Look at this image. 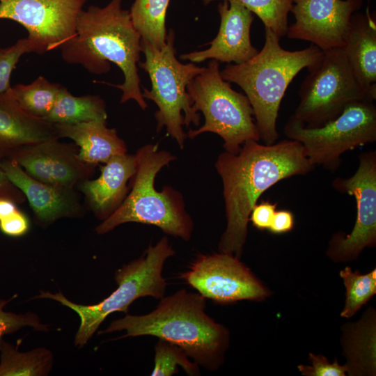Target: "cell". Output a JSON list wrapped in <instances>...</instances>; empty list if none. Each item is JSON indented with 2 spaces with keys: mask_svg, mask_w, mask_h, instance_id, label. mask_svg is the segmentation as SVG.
Listing matches in <instances>:
<instances>
[{
  "mask_svg": "<svg viewBox=\"0 0 376 376\" xmlns=\"http://www.w3.org/2000/svg\"><path fill=\"white\" fill-rule=\"evenodd\" d=\"M295 225L293 214L286 210L276 211L269 230L274 234H283L290 231Z\"/></svg>",
  "mask_w": 376,
  "mask_h": 376,
  "instance_id": "34",
  "label": "cell"
},
{
  "mask_svg": "<svg viewBox=\"0 0 376 376\" xmlns=\"http://www.w3.org/2000/svg\"><path fill=\"white\" fill-rule=\"evenodd\" d=\"M29 228V218L20 210L0 220V231L7 236H23L28 233Z\"/></svg>",
  "mask_w": 376,
  "mask_h": 376,
  "instance_id": "32",
  "label": "cell"
},
{
  "mask_svg": "<svg viewBox=\"0 0 376 376\" xmlns=\"http://www.w3.org/2000/svg\"><path fill=\"white\" fill-rule=\"evenodd\" d=\"M187 91L194 110L201 111L205 117L203 125L189 131V138L205 132L217 134L224 140L225 151L233 154L245 142L260 140L248 97L233 90L221 77L218 61L212 59L207 68L189 83Z\"/></svg>",
  "mask_w": 376,
  "mask_h": 376,
  "instance_id": "8",
  "label": "cell"
},
{
  "mask_svg": "<svg viewBox=\"0 0 376 376\" xmlns=\"http://www.w3.org/2000/svg\"><path fill=\"white\" fill-rule=\"evenodd\" d=\"M340 276L346 289L345 304L340 316L350 318L376 293V270L361 274L346 267Z\"/></svg>",
  "mask_w": 376,
  "mask_h": 376,
  "instance_id": "26",
  "label": "cell"
},
{
  "mask_svg": "<svg viewBox=\"0 0 376 376\" xmlns=\"http://www.w3.org/2000/svg\"><path fill=\"white\" fill-rule=\"evenodd\" d=\"M22 339L15 347L3 340L1 343L0 376H45L52 368L54 357L45 347H38L26 352L18 351Z\"/></svg>",
  "mask_w": 376,
  "mask_h": 376,
  "instance_id": "23",
  "label": "cell"
},
{
  "mask_svg": "<svg viewBox=\"0 0 376 376\" xmlns=\"http://www.w3.org/2000/svg\"><path fill=\"white\" fill-rule=\"evenodd\" d=\"M314 167L301 143L292 139L270 145L249 141L236 154H220L215 168L223 183L227 224L219 242V251L240 258L249 215L260 196L279 181L306 175Z\"/></svg>",
  "mask_w": 376,
  "mask_h": 376,
  "instance_id": "1",
  "label": "cell"
},
{
  "mask_svg": "<svg viewBox=\"0 0 376 376\" xmlns=\"http://www.w3.org/2000/svg\"><path fill=\"white\" fill-rule=\"evenodd\" d=\"M359 165L348 178H336L332 185L342 193L353 196L357 205V219L348 235L336 233L331 240L327 256L335 262L356 259L366 247L376 244V152L359 155Z\"/></svg>",
  "mask_w": 376,
  "mask_h": 376,
  "instance_id": "12",
  "label": "cell"
},
{
  "mask_svg": "<svg viewBox=\"0 0 376 376\" xmlns=\"http://www.w3.org/2000/svg\"><path fill=\"white\" fill-rule=\"evenodd\" d=\"M284 133L301 143L311 164L334 171L345 152L376 141V107L372 100L353 102L318 127H306L290 116Z\"/></svg>",
  "mask_w": 376,
  "mask_h": 376,
  "instance_id": "9",
  "label": "cell"
},
{
  "mask_svg": "<svg viewBox=\"0 0 376 376\" xmlns=\"http://www.w3.org/2000/svg\"><path fill=\"white\" fill-rule=\"evenodd\" d=\"M135 157L132 189L119 207L95 228L97 234L104 235L121 224L136 222L155 226L166 234L189 241L194 223L185 209L182 195L171 187L158 191L155 187L157 174L175 156L159 150L157 144H147L136 151Z\"/></svg>",
  "mask_w": 376,
  "mask_h": 376,
  "instance_id": "5",
  "label": "cell"
},
{
  "mask_svg": "<svg viewBox=\"0 0 376 376\" xmlns=\"http://www.w3.org/2000/svg\"><path fill=\"white\" fill-rule=\"evenodd\" d=\"M0 196L10 198L17 203L23 202L25 196L23 193L7 178L0 166Z\"/></svg>",
  "mask_w": 376,
  "mask_h": 376,
  "instance_id": "35",
  "label": "cell"
},
{
  "mask_svg": "<svg viewBox=\"0 0 376 376\" xmlns=\"http://www.w3.org/2000/svg\"><path fill=\"white\" fill-rule=\"evenodd\" d=\"M104 100L97 95L74 96L63 86L54 106L44 119L54 124H77L89 121L105 122Z\"/></svg>",
  "mask_w": 376,
  "mask_h": 376,
  "instance_id": "22",
  "label": "cell"
},
{
  "mask_svg": "<svg viewBox=\"0 0 376 376\" xmlns=\"http://www.w3.org/2000/svg\"><path fill=\"white\" fill-rule=\"evenodd\" d=\"M18 210L16 201L8 197L0 196V220L11 215Z\"/></svg>",
  "mask_w": 376,
  "mask_h": 376,
  "instance_id": "36",
  "label": "cell"
},
{
  "mask_svg": "<svg viewBox=\"0 0 376 376\" xmlns=\"http://www.w3.org/2000/svg\"><path fill=\"white\" fill-rule=\"evenodd\" d=\"M217 0H203L205 5ZM237 2L256 15L265 29H269L279 38L286 36L288 15L293 0H226Z\"/></svg>",
  "mask_w": 376,
  "mask_h": 376,
  "instance_id": "27",
  "label": "cell"
},
{
  "mask_svg": "<svg viewBox=\"0 0 376 376\" xmlns=\"http://www.w3.org/2000/svg\"><path fill=\"white\" fill-rule=\"evenodd\" d=\"M88 0H0V19L28 31L34 53L55 50L76 35L78 16Z\"/></svg>",
  "mask_w": 376,
  "mask_h": 376,
  "instance_id": "13",
  "label": "cell"
},
{
  "mask_svg": "<svg viewBox=\"0 0 376 376\" xmlns=\"http://www.w3.org/2000/svg\"><path fill=\"white\" fill-rule=\"evenodd\" d=\"M76 31V35L60 48L63 60L95 75L107 73L109 63H113L123 71L124 81L120 85L105 84L123 91L121 103L133 100L146 109L137 68L141 38L133 26L130 11L122 8V0H111L103 8L91 6L82 10Z\"/></svg>",
  "mask_w": 376,
  "mask_h": 376,
  "instance_id": "2",
  "label": "cell"
},
{
  "mask_svg": "<svg viewBox=\"0 0 376 376\" xmlns=\"http://www.w3.org/2000/svg\"><path fill=\"white\" fill-rule=\"evenodd\" d=\"M312 366L300 365L298 369L306 376H345L347 372L346 365L340 366L337 360L330 363L322 355L309 354Z\"/></svg>",
  "mask_w": 376,
  "mask_h": 376,
  "instance_id": "31",
  "label": "cell"
},
{
  "mask_svg": "<svg viewBox=\"0 0 376 376\" xmlns=\"http://www.w3.org/2000/svg\"><path fill=\"white\" fill-rule=\"evenodd\" d=\"M63 86L39 76L31 84L11 86L10 93L29 113L45 118L53 109Z\"/></svg>",
  "mask_w": 376,
  "mask_h": 376,
  "instance_id": "25",
  "label": "cell"
},
{
  "mask_svg": "<svg viewBox=\"0 0 376 376\" xmlns=\"http://www.w3.org/2000/svg\"><path fill=\"white\" fill-rule=\"evenodd\" d=\"M10 89L0 93V159L24 146L58 138L54 124L24 110Z\"/></svg>",
  "mask_w": 376,
  "mask_h": 376,
  "instance_id": "19",
  "label": "cell"
},
{
  "mask_svg": "<svg viewBox=\"0 0 376 376\" xmlns=\"http://www.w3.org/2000/svg\"><path fill=\"white\" fill-rule=\"evenodd\" d=\"M174 38L173 31L170 30L162 49L141 39V49L146 60L139 63V65L148 73L151 81V90L143 88L142 96L153 101L158 107L155 114L157 132L165 127L167 135L183 149L187 135L182 125L188 127L193 123L198 126L201 118L192 107L187 86L205 68L197 66L194 63H180L175 57Z\"/></svg>",
  "mask_w": 376,
  "mask_h": 376,
  "instance_id": "7",
  "label": "cell"
},
{
  "mask_svg": "<svg viewBox=\"0 0 376 376\" xmlns=\"http://www.w3.org/2000/svg\"><path fill=\"white\" fill-rule=\"evenodd\" d=\"M359 84L376 99V19L373 13L352 14L341 47Z\"/></svg>",
  "mask_w": 376,
  "mask_h": 376,
  "instance_id": "20",
  "label": "cell"
},
{
  "mask_svg": "<svg viewBox=\"0 0 376 376\" xmlns=\"http://www.w3.org/2000/svg\"><path fill=\"white\" fill-rule=\"evenodd\" d=\"M180 278L212 301H263L268 290L240 258L229 253L199 254Z\"/></svg>",
  "mask_w": 376,
  "mask_h": 376,
  "instance_id": "11",
  "label": "cell"
},
{
  "mask_svg": "<svg viewBox=\"0 0 376 376\" xmlns=\"http://www.w3.org/2000/svg\"><path fill=\"white\" fill-rule=\"evenodd\" d=\"M166 237L155 245H150L143 256L117 269L114 280L118 285L109 297L93 305L75 304L61 292L40 291L33 299H50L76 312L81 320L75 334V344L84 347L110 314L127 313L130 306L137 299L152 297L160 299L165 295L167 283L162 272L166 260L175 255Z\"/></svg>",
  "mask_w": 376,
  "mask_h": 376,
  "instance_id": "6",
  "label": "cell"
},
{
  "mask_svg": "<svg viewBox=\"0 0 376 376\" xmlns=\"http://www.w3.org/2000/svg\"><path fill=\"white\" fill-rule=\"evenodd\" d=\"M220 26L210 47L203 51L183 54L180 58L191 63L207 59L235 64L244 63L253 57L258 50L251 41V27L254 16L246 8L235 2L223 0L218 5Z\"/></svg>",
  "mask_w": 376,
  "mask_h": 376,
  "instance_id": "16",
  "label": "cell"
},
{
  "mask_svg": "<svg viewBox=\"0 0 376 376\" xmlns=\"http://www.w3.org/2000/svg\"><path fill=\"white\" fill-rule=\"evenodd\" d=\"M299 95L291 117L306 127L326 123L353 102L375 100L356 79L341 47L324 52L320 63L302 82Z\"/></svg>",
  "mask_w": 376,
  "mask_h": 376,
  "instance_id": "10",
  "label": "cell"
},
{
  "mask_svg": "<svg viewBox=\"0 0 376 376\" xmlns=\"http://www.w3.org/2000/svg\"><path fill=\"white\" fill-rule=\"evenodd\" d=\"M276 207V203L269 201L256 203L250 213L249 221L255 228L259 230H267L272 224Z\"/></svg>",
  "mask_w": 376,
  "mask_h": 376,
  "instance_id": "33",
  "label": "cell"
},
{
  "mask_svg": "<svg viewBox=\"0 0 376 376\" xmlns=\"http://www.w3.org/2000/svg\"><path fill=\"white\" fill-rule=\"evenodd\" d=\"M362 5L363 0H293L295 22L285 36L308 41L323 52L342 47L350 18Z\"/></svg>",
  "mask_w": 376,
  "mask_h": 376,
  "instance_id": "14",
  "label": "cell"
},
{
  "mask_svg": "<svg viewBox=\"0 0 376 376\" xmlns=\"http://www.w3.org/2000/svg\"><path fill=\"white\" fill-rule=\"evenodd\" d=\"M170 0H135L130 12L141 39L162 49L166 42V14Z\"/></svg>",
  "mask_w": 376,
  "mask_h": 376,
  "instance_id": "24",
  "label": "cell"
},
{
  "mask_svg": "<svg viewBox=\"0 0 376 376\" xmlns=\"http://www.w3.org/2000/svg\"><path fill=\"white\" fill-rule=\"evenodd\" d=\"M279 40L272 30L265 29V44L260 52L240 64L228 63L220 71L225 81L237 84L245 93L260 139L267 145L279 138L276 120L289 84L304 68L309 72L316 68L324 55L313 44L301 50H285Z\"/></svg>",
  "mask_w": 376,
  "mask_h": 376,
  "instance_id": "4",
  "label": "cell"
},
{
  "mask_svg": "<svg viewBox=\"0 0 376 376\" xmlns=\"http://www.w3.org/2000/svg\"><path fill=\"white\" fill-rule=\"evenodd\" d=\"M136 169L135 155H117L100 167L99 178L87 179L77 186L98 219H107L122 203L126 197L127 184Z\"/></svg>",
  "mask_w": 376,
  "mask_h": 376,
  "instance_id": "18",
  "label": "cell"
},
{
  "mask_svg": "<svg viewBox=\"0 0 376 376\" xmlns=\"http://www.w3.org/2000/svg\"><path fill=\"white\" fill-rule=\"evenodd\" d=\"M0 166L9 181L28 200L36 222L39 225L47 226L58 219L82 214L83 207L74 188L38 181L10 159H0Z\"/></svg>",
  "mask_w": 376,
  "mask_h": 376,
  "instance_id": "17",
  "label": "cell"
},
{
  "mask_svg": "<svg viewBox=\"0 0 376 376\" xmlns=\"http://www.w3.org/2000/svg\"><path fill=\"white\" fill-rule=\"evenodd\" d=\"M58 139H50L24 146L7 159L17 163L28 175L38 181L75 189L93 175L95 166L80 159L75 143H64Z\"/></svg>",
  "mask_w": 376,
  "mask_h": 376,
  "instance_id": "15",
  "label": "cell"
},
{
  "mask_svg": "<svg viewBox=\"0 0 376 376\" xmlns=\"http://www.w3.org/2000/svg\"><path fill=\"white\" fill-rule=\"evenodd\" d=\"M28 53H34V47L27 38L18 40L12 46L0 48V93L10 88L12 72L20 57Z\"/></svg>",
  "mask_w": 376,
  "mask_h": 376,
  "instance_id": "30",
  "label": "cell"
},
{
  "mask_svg": "<svg viewBox=\"0 0 376 376\" xmlns=\"http://www.w3.org/2000/svg\"><path fill=\"white\" fill-rule=\"evenodd\" d=\"M206 299L181 289L164 296L151 312L112 321L100 334L125 331L118 338L152 336L181 347L200 367L217 370L229 345L228 330L205 311Z\"/></svg>",
  "mask_w": 376,
  "mask_h": 376,
  "instance_id": "3",
  "label": "cell"
},
{
  "mask_svg": "<svg viewBox=\"0 0 376 376\" xmlns=\"http://www.w3.org/2000/svg\"><path fill=\"white\" fill-rule=\"evenodd\" d=\"M16 297L17 295H15L8 300H0V349L3 336L11 334L23 327H31L34 330L40 331L49 330V326L41 323L39 317L33 312L17 314L5 311L4 306Z\"/></svg>",
  "mask_w": 376,
  "mask_h": 376,
  "instance_id": "29",
  "label": "cell"
},
{
  "mask_svg": "<svg viewBox=\"0 0 376 376\" xmlns=\"http://www.w3.org/2000/svg\"><path fill=\"white\" fill-rule=\"evenodd\" d=\"M54 125L58 138L72 139L79 148L80 159L89 164H104L113 156L127 152L124 141L115 129L107 127L105 122Z\"/></svg>",
  "mask_w": 376,
  "mask_h": 376,
  "instance_id": "21",
  "label": "cell"
},
{
  "mask_svg": "<svg viewBox=\"0 0 376 376\" xmlns=\"http://www.w3.org/2000/svg\"><path fill=\"white\" fill-rule=\"evenodd\" d=\"M178 366L187 375H201L200 366L177 345L159 338L155 346L154 367L152 376H172L179 372Z\"/></svg>",
  "mask_w": 376,
  "mask_h": 376,
  "instance_id": "28",
  "label": "cell"
}]
</instances>
